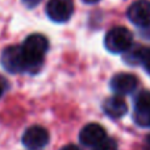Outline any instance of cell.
<instances>
[{
  "instance_id": "6da1fadb",
  "label": "cell",
  "mask_w": 150,
  "mask_h": 150,
  "mask_svg": "<svg viewBox=\"0 0 150 150\" xmlns=\"http://www.w3.org/2000/svg\"><path fill=\"white\" fill-rule=\"evenodd\" d=\"M47 47H49L47 38L42 34L34 33L25 38L24 44L21 45V50L29 73H36L37 70H40Z\"/></svg>"
},
{
  "instance_id": "7a4b0ae2",
  "label": "cell",
  "mask_w": 150,
  "mask_h": 150,
  "mask_svg": "<svg viewBox=\"0 0 150 150\" xmlns=\"http://www.w3.org/2000/svg\"><path fill=\"white\" fill-rule=\"evenodd\" d=\"M104 44L108 52L124 54L133 46V34L125 26H115L105 34Z\"/></svg>"
},
{
  "instance_id": "3957f363",
  "label": "cell",
  "mask_w": 150,
  "mask_h": 150,
  "mask_svg": "<svg viewBox=\"0 0 150 150\" xmlns=\"http://www.w3.org/2000/svg\"><path fill=\"white\" fill-rule=\"evenodd\" d=\"M1 65L8 73L18 74L28 71L21 46H9L1 54Z\"/></svg>"
},
{
  "instance_id": "277c9868",
  "label": "cell",
  "mask_w": 150,
  "mask_h": 150,
  "mask_svg": "<svg viewBox=\"0 0 150 150\" xmlns=\"http://www.w3.org/2000/svg\"><path fill=\"white\" fill-rule=\"evenodd\" d=\"M74 13L73 0H50L46 5V15L55 23H66Z\"/></svg>"
},
{
  "instance_id": "5b68a950",
  "label": "cell",
  "mask_w": 150,
  "mask_h": 150,
  "mask_svg": "<svg viewBox=\"0 0 150 150\" xmlns=\"http://www.w3.org/2000/svg\"><path fill=\"white\" fill-rule=\"evenodd\" d=\"M49 142V133L45 128L40 125L29 127L23 134V144L25 148L30 150H38L47 145Z\"/></svg>"
},
{
  "instance_id": "8992f818",
  "label": "cell",
  "mask_w": 150,
  "mask_h": 150,
  "mask_svg": "<svg viewBox=\"0 0 150 150\" xmlns=\"http://www.w3.org/2000/svg\"><path fill=\"white\" fill-rule=\"evenodd\" d=\"M134 121L141 127H149L150 120V91H141L134 98Z\"/></svg>"
},
{
  "instance_id": "52a82bcc",
  "label": "cell",
  "mask_w": 150,
  "mask_h": 150,
  "mask_svg": "<svg viewBox=\"0 0 150 150\" xmlns=\"http://www.w3.org/2000/svg\"><path fill=\"white\" fill-rule=\"evenodd\" d=\"M128 17L134 25L140 28L150 26V1L137 0L128 9Z\"/></svg>"
},
{
  "instance_id": "ba28073f",
  "label": "cell",
  "mask_w": 150,
  "mask_h": 150,
  "mask_svg": "<svg viewBox=\"0 0 150 150\" xmlns=\"http://www.w3.org/2000/svg\"><path fill=\"white\" fill-rule=\"evenodd\" d=\"M138 86V79L136 75L128 73L116 74L111 79V90L117 95H128L136 91Z\"/></svg>"
},
{
  "instance_id": "9c48e42d",
  "label": "cell",
  "mask_w": 150,
  "mask_h": 150,
  "mask_svg": "<svg viewBox=\"0 0 150 150\" xmlns=\"http://www.w3.org/2000/svg\"><path fill=\"white\" fill-rule=\"evenodd\" d=\"M107 138V132L101 125L92 122V124H87L79 133V140L84 146H91L93 148L98 145L99 142Z\"/></svg>"
},
{
  "instance_id": "30bf717a",
  "label": "cell",
  "mask_w": 150,
  "mask_h": 150,
  "mask_svg": "<svg viewBox=\"0 0 150 150\" xmlns=\"http://www.w3.org/2000/svg\"><path fill=\"white\" fill-rule=\"evenodd\" d=\"M103 111L108 117L113 120L121 119L128 111L127 101L121 98L120 95H115L108 98L103 104Z\"/></svg>"
},
{
  "instance_id": "8fae6325",
  "label": "cell",
  "mask_w": 150,
  "mask_h": 150,
  "mask_svg": "<svg viewBox=\"0 0 150 150\" xmlns=\"http://www.w3.org/2000/svg\"><path fill=\"white\" fill-rule=\"evenodd\" d=\"M146 47L136 45L132 46L127 53H124V59L127 61V63L129 65H142V59H144V54H145Z\"/></svg>"
},
{
  "instance_id": "7c38bea8",
  "label": "cell",
  "mask_w": 150,
  "mask_h": 150,
  "mask_svg": "<svg viewBox=\"0 0 150 150\" xmlns=\"http://www.w3.org/2000/svg\"><path fill=\"white\" fill-rule=\"evenodd\" d=\"M92 150H117V142L113 138H104L101 142H99L98 145H95Z\"/></svg>"
},
{
  "instance_id": "4fadbf2b",
  "label": "cell",
  "mask_w": 150,
  "mask_h": 150,
  "mask_svg": "<svg viewBox=\"0 0 150 150\" xmlns=\"http://www.w3.org/2000/svg\"><path fill=\"white\" fill-rule=\"evenodd\" d=\"M142 66L146 70V73L150 74V47H146V50H145L144 59H142Z\"/></svg>"
},
{
  "instance_id": "5bb4252c",
  "label": "cell",
  "mask_w": 150,
  "mask_h": 150,
  "mask_svg": "<svg viewBox=\"0 0 150 150\" xmlns=\"http://www.w3.org/2000/svg\"><path fill=\"white\" fill-rule=\"evenodd\" d=\"M41 1H42V0H23V3L28 8H34L36 5H38Z\"/></svg>"
},
{
  "instance_id": "9a60e30c",
  "label": "cell",
  "mask_w": 150,
  "mask_h": 150,
  "mask_svg": "<svg viewBox=\"0 0 150 150\" xmlns=\"http://www.w3.org/2000/svg\"><path fill=\"white\" fill-rule=\"evenodd\" d=\"M61 150H82L79 146L76 145H73V144H69V145H65Z\"/></svg>"
},
{
  "instance_id": "2e32d148",
  "label": "cell",
  "mask_w": 150,
  "mask_h": 150,
  "mask_svg": "<svg viewBox=\"0 0 150 150\" xmlns=\"http://www.w3.org/2000/svg\"><path fill=\"white\" fill-rule=\"evenodd\" d=\"M144 149H145V150H150V136H149V137H146L145 146H144Z\"/></svg>"
},
{
  "instance_id": "e0dca14e",
  "label": "cell",
  "mask_w": 150,
  "mask_h": 150,
  "mask_svg": "<svg viewBox=\"0 0 150 150\" xmlns=\"http://www.w3.org/2000/svg\"><path fill=\"white\" fill-rule=\"evenodd\" d=\"M3 92H4V82H3V80L0 79V98H1Z\"/></svg>"
},
{
  "instance_id": "ac0fdd59",
  "label": "cell",
  "mask_w": 150,
  "mask_h": 150,
  "mask_svg": "<svg viewBox=\"0 0 150 150\" xmlns=\"http://www.w3.org/2000/svg\"><path fill=\"white\" fill-rule=\"evenodd\" d=\"M84 3H87V4H93V3H98L100 1V0H83Z\"/></svg>"
},
{
  "instance_id": "d6986e66",
  "label": "cell",
  "mask_w": 150,
  "mask_h": 150,
  "mask_svg": "<svg viewBox=\"0 0 150 150\" xmlns=\"http://www.w3.org/2000/svg\"><path fill=\"white\" fill-rule=\"evenodd\" d=\"M149 127H150V120H149Z\"/></svg>"
}]
</instances>
